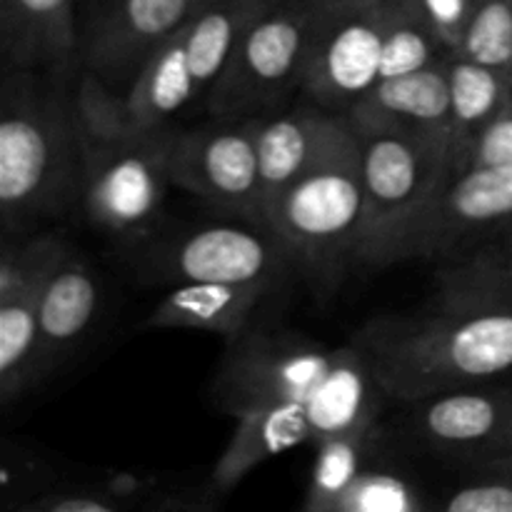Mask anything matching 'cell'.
Returning a JSON list of instances; mask_svg holds the SVG:
<instances>
[{"instance_id":"8","label":"cell","mask_w":512,"mask_h":512,"mask_svg":"<svg viewBox=\"0 0 512 512\" xmlns=\"http://www.w3.org/2000/svg\"><path fill=\"white\" fill-rule=\"evenodd\" d=\"M512 220V165L450 173L388 250L385 265L468 255L488 230Z\"/></svg>"},{"instance_id":"10","label":"cell","mask_w":512,"mask_h":512,"mask_svg":"<svg viewBox=\"0 0 512 512\" xmlns=\"http://www.w3.org/2000/svg\"><path fill=\"white\" fill-rule=\"evenodd\" d=\"M150 270L165 283H268L283 288L298 273L283 240L258 220L188 230L150 255Z\"/></svg>"},{"instance_id":"5","label":"cell","mask_w":512,"mask_h":512,"mask_svg":"<svg viewBox=\"0 0 512 512\" xmlns=\"http://www.w3.org/2000/svg\"><path fill=\"white\" fill-rule=\"evenodd\" d=\"M350 125L358 138L365 190V230L358 260L385 268L395 238L455 173L458 158L450 138L443 135L353 120Z\"/></svg>"},{"instance_id":"13","label":"cell","mask_w":512,"mask_h":512,"mask_svg":"<svg viewBox=\"0 0 512 512\" xmlns=\"http://www.w3.org/2000/svg\"><path fill=\"white\" fill-rule=\"evenodd\" d=\"M410 428L435 455L470 468L512 453V390L468 385L410 403Z\"/></svg>"},{"instance_id":"2","label":"cell","mask_w":512,"mask_h":512,"mask_svg":"<svg viewBox=\"0 0 512 512\" xmlns=\"http://www.w3.org/2000/svg\"><path fill=\"white\" fill-rule=\"evenodd\" d=\"M388 398L430 395L512 375V308L435 303L415 315H375L353 340Z\"/></svg>"},{"instance_id":"31","label":"cell","mask_w":512,"mask_h":512,"mask_svg":"<svg viewBox=\"0 0 512 512\" xmlns=\"http://www.w3.org/2000/svg\"><path fill=\"white\" fill-rule=\"evenodd\" d=\"M420 3H423L430 23L435 25L443 43L448 45L450 53H455L465 33V25L470 20V13L475 8V0H420Z\"/></svg>"},{"instance_id":"20","label":"cell","mask_w":512,"mask_h":512,"mask_svg":"<svg viewBox=\"0 0 512 512\" xmlns=\"http://www.w3.org/2000/svg\"><path fill=\"white\" fill-rule=\"evenodd\" d=\"M313 443L305 403H278L235 415V430L210 473L215 493L225 495L265 460Z\"/></svg>"},{"instance_id":"15","label":"cell","mask_w":512,"mask_h":512,"mask_svg":"<svg viewBox=\"0 0 512 512\" xmlns=\"http://www.w3.org/2000/svg\"><path fill=\"white\" fill-rule=\"evenodd\" d=\"M103 283L98 270L68 243L40 290L38 323L43 340V378L68 363L98 320Z\"/></svg>"},{"instance_id":"7","label":"cell","mask_w":512,"mask_h":512,"mask_svg":"<svg viewBox=\"0 0 512 512\" xmlns=\"http://www.w3.org/2000/svg\"><path fill=\"white\" fill-rule=\"evenodd\" d=\"M333 348L295 330L250 325L228 340L213 380V398L230 418L278 403H305L323 378Z\"/></svg>"},{"instance_id":"12","label":"cell","mask_w":512,"mask_h":512,"mask_svg":"<svg viewBox=\"0 0 512 512\" xmlns=\"http://www.w3.org/2000/svg\"><path fill=\"white\" fill-rule=\"evenodd\" d=\"M208 0H108L80 48V68L123 95Z\"/></svg>"},{"instance_id":"3","label":"cell","mask_w":512,"mask_h":512,"mask_svg":"<svg viewBox=\"0 0 512 512\" xmlns=\"http://www.w3.org/2000/svg\"><path fill=\"white\" fill-rule=\"evenodd\" d=\"M83 175L80 200L90 223L115 238H138L158 218L170 180L173 125L135 130L125 123L120 93L78 68L75 88Z\"/></svg>"},{"instance_id":"29","label":"cell","mask_w":512,"mask_h":512,"mask_svg":"<svg viewBox=\"0 0 512 512\" xmlns=\"http://www.w3.org/2000/svg\"><path fill=\"white\" fill-rule=\"evenodd\" d=\"M18 510L23 512H123V503L115 498L110 490L93 483H75V485H53L45 493L25 500Z\"/></svg>"},{"instance_id":"25","label":"cell","mask_w":512,"mask_h":512,"mask_svg":"<svg viewBox=\"0 0 512 512\" xmlns=\"http://www.w3.org/2000/svg\"><path fill=\"white\" fill-rule=\"evenodd\" d=\"M435 303L512 308V248L450 260L438 273Z\"/></svg>"},{"instance_id":"4","label":"cell","mask_w":512,"mask_h":512,"mask_svg":"<svg viewBox=\"0 0 512 512\" xmlns=\"http://www.w3.org/2000/svg\"><path fill=\"white\" fill-rule=\"evenodd\" d=\"M268 225L318 290H330L350 263H360L365 190L353 125L270 205Z\"/></svg>"},{"instance_id":"24","label":"cell","mask_w":512,"mask_h":512,"mask_svg":"<svg viewBox=\"0 0 512 512\" xmlns=\"http://www.w3.org/2000/svg\"><path fill=\"white\" fill-rule=\"evenodd\" d=\"M380 428L358 430V433L335 435L315 445L313 470H310L308 493H305V512H333L340 495L348 485L373 463L378 448Z\"/></svg>"},{"instance_id":"18","label":"cell","mask_w":512,"mask_h":512,"mask_svg":"<svg viewBox=\"0 0 512 512\" xmlns=\"http://www.w3.org/2000/svg\"><path fill=\"white\" fill-rule=\"evenodd\" d=\"M3 68H70L80 63L75 0H0Z\"/></svg>"},{"instance_id":"21","label":"cell","mask_w":512,"mask_h":512,"mask_svg":"<svg viewBox=\"0 0 512 512\" xmlns=\"http://www.w3.org/2000/svg\"><path fill=\"white\" fill-rule=\"evenodd\" d=\"M450 143L455 158L468 148L470 140L505 108L512 98V78L490 68V65L470 60L465 55L450 53Z\"/></svg>"},{"instance_id":"9","label":"cell","mask_w":512,"mask_h":512,"mask_svg":"<svg viewBox=\"0 0 512 512\" xmlns=\"http://www.w3.org/2000/svg\"><path fill=\"white\" fill-rule=\"evenodd\" d=\"M383 78V0H325L300 93L348 115Z\"/></svg>"},{"instance_id":"16","label":"cell","mask_w":512,"mask_h":512,"mask_svg":"<svg viewBox=\"0 0 512 512\" xmlns=\"http://www.w3.org/2000/svg\"><path fill=\"white\" fill-rule=\"evenodd\" d=\"M388 393L358 345L335 348L323 378L305 400L313 445L335 435L380 428V408Z\"/></svg>"},{"instance_id":"19","label":"cell","mask_w":512,"mask_h":512,"mask_svg":"<svg viewBox=\"0 0 512 512\" xmlns=\"http://www.w3.org/2000/svg\"><path fill=\"white\" fill-rule=\"evenodd\" d=\"M448 58L423 70L383 78L350 110L348 118L363 125H388L450 138Z\"/></svg>"},{"instance_id":"14","label":"cell","mask_w":512,"mask_h":512,"mask_svg":"<svg viewBox=\"0 0 512 512\" xmlns=\"http://www.w3.org/2000/svg\"><path fill=\"white\" fill-rule=\"evenodd\" d=\"M348 125V115L333 113L315 103L290 110L275 108L253 118L265 195V220L270 205L333 148Z\"/></svg>"},{"instance_id":"27","label":"cell","mask_w":512,"mask_h":512,"mask_svg":"<svg viewBox=\"0 0 512 512\" xmlns=\"http://www.w3.org/2000/svg\"><path fill=\"white\" fill-rule=\"evenodd\" d=\"M455 53L512 78V0H475Z\"/></svg>"},{"instance_id":"6","label":"cell","mask_w":512,"mask_h":512,"mask_svg":"<svg viewBox=\"0 0 512 512\" xmlns=\"http://www.w3.org/2000/svg\"><path fill=\"white\" fill-rule=\"evenodd\" d=\"M325 0H275L235 45L205 95L215 120H253L300 90Z\"/></svg>"},{"instance_id":"22","label":"cell","mask_w":512,"mask_h":512,"mask_svg":"<svg viewBox=\"0 0 512 512\" xmlns=\"http://www.w3.org/2000/svg\"><path fill=\"white\" fill-rule=\"evenodd\" d=\"M43 290V288H40ZM38 293L0 300V403L10 405L43 383Z\"/></svg>"},{"instance_id":"23","label":"cell","mask_w":512,"mask_h":512,"mask_svg":"<svg viewBox=\"0 0 512 512\" xmlns=\"http://www.w3.org/2000/svg\"><path fill=\"white\" fill-rule=\"evenodd\" d=\"M448 55L420 0H383V78L423 70Z\"/></svg>"},{"instance_id":"11","label":"cell","mask_w":512,"mask_h":512,"mask_svg":"<svg viewBox=\"0 0 512 512\" xmlns=\"http://www.w3.org/2000/svg\"><path fill=\"white\" fill-rule=\"evenodd\" d=\"M170 180L235 218L268 225L253 120L213 118L210 125L175 130Z\"/></svg>"},{"instance_id":"17","label":"cell","mask_w":512,"mask_h":512,"mask_svg":"<svg viewBox=\"0 0 512 512\" xmlns=\"http://www.w3.org/2000/svg\"><path fill=\"white\" fill-rule=\"evenodd\" d=\"M278 293V285L268 283H180L150 310L143 328L200 330L228 343L245 333L265 300Z\"/></svg>"},{"instance_id":"30","label":"cell","mask_w":512,"mask_h":512,"mask_svg":"<svg viewBox=\"0 0 512 512\" xmlns=\"http://www.w3.org/2000/svg\"><path fill=\"white\" fill-rule=\"evenodd\" d=\"M495 165H512V98L460 153L455 173L470 168H495Z\"/></svg>"},{"instance_id":"26","label":"cell","mask_w":512,"mask_h":512,"mask_svg":"<svg viewBox=\"0 0 512 512\" xmlns=\"http://www.w3.org/2000/svg\"><path fill=\"white\" fill-rule=\"evenodd\" d=\"M433 508L435 500L408 475L370 463L340 495L333 512H425Z\"/></svg>"},{"instance_id":"28","label":"cell","mask_w":512,"mask_h":512,"mask_svg":"<svg viewBox=\"0 0 512 512\" xmlns=\"http://www.w3.org/2000/svg\"><path fill=\"white\" fill-rule=\"evenodd\" d=\"M445 512H512V453L473 465V475L435 500Z\"/></svg>"},{"instance_id":"1","label":"cell","mask_w":512,"mask_h":512,"mask_svg":"<svg viewBox=\"0 0 512 512\" xmlns=\"http://www.w3.org/2000/svg\"><path fill=\"white\" fill-rule=\"evenodd\" d=\"M70 68H3L0 218L3 235L35 233L80 198V150Z\"/></svg>"}]
</instances>
